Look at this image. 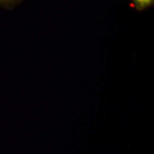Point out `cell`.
Listing matches in <instances>:
<instances>
[{
    "label": "cell",
    "mask_w": 154,
    "mask_h": 154,
    "mask_svg": "<svg viewBox=\"0 0 154 154\" xmlns=\"http://www.w3.org/2000/svg\"><path fill=\"white\" fill-rule=\"evenodd\" d=\"M131 5L138 11H142L154 5V0H130Z\"/></svg>",
    "instance_id": "obj_1"
},
{
    "label": "cell",
    "mask_w": 154,
    "mask_h": 154,
    "mask_svg": "<svg viewBox=\"0 0 154 154\" xmlns=\"http://www.w3.org/2000/svg\"><path fill=\"white\" fill-rule=\"evenodd\" d=\"M23 0H0V7L6 9H12Z\"/></svg>",
    "instance_id": "obj_2"
}]
</instances>
